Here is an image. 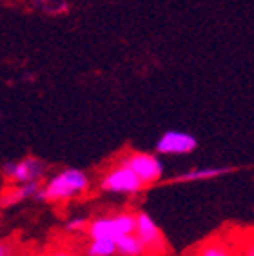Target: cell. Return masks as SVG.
<instances>
[{
    "label": "cell",
    "mask_w": 254,
    "mask_h": 256,
    "mask_svg": "<svg viewBox=\"0 0 254 256\" xmlns=\"http://www.w3.org/2000/svg\"><path fill=\"white\" fill-rule=\"evenodd\" d=\"M91 189V178L80 168H64L49 176L42 188V202L62 204L84 196Z\"/></svg>",
    "instance_id": "obj_1"
},
{
    "label": "cell",
    "mask_w": 254,
    "mask_h": 256,
    "mask_svg": "<svg viewBox=\"0 0 254 256\" xmlns=\"http://www.w3.org/2000/svg\"><path fill=\"white\" fill-rule=\"evenodd\" d=\"M144 188L146 184L136 176V172L120 160L106 169L98 180L100 191L106 194H116V196H136L144 191Z\"/></svg>",
    "instance_id": "obj_2"
},
{
    "label": "cell",
    "mask_w": 254,
    "mask_h": 256,
    "mask_svg": "<svg viewBox=\"0 0 254 256\" xmlns=\"http://www.w3.org/2000/svg\"><path fill=\"white\" fill-rule=\"evenodd\" d=\"M136 227V212L129 211H116L98 214L89 220L88 226V238H109V240H118L134 232Z\"/></svg>",
    "instance_id": "obj_3"
},
{
    "label": "cell",
    "mask_w": 254,
    "mask_h": 256,
    "mask_svg": "<svg viewBox=\"0 0 254 256\" xmlns=\"http://www.w3.org/2000/svg\"><path fill=\"white\" fill-rule=\"evenodd\" d=\"M46 172H48V164L36 156H24L20 160H10L2 164V176L11 186L42 182Z\"/></svg>",
    "instance_id": "obj_4"
},
{
    "label": "cell",
    "mask_w": 254,
    "mask_h": 256,
    "mask_svg": "<svg viewBox=\"0 0 254 256\" xmlns=\"http://www.w3.org/2000/svg\"><path fill=\"white\" fill-rule=\"evenodd\" d=\"M120 162L136 172V176L142 180L146 186H152L158 184L166 174V168L164 162L158 158L156 153H146V151H131L120 156Z\"/></svg>",
    "instance_id": "obj_5"
},
{
    "label": "cell",
    "mask_w": 254,
    "mask_h": 256,
    "mask_svg": "<svg viewBox=\"0 0 254 256\" xmlns=\"http://www.w3.org/2000/svg\"><path fill=\"white\" fill-rule=\"evenodd\" d=\"M134 234L140 238V242L146 247V252L151 256H160L166 252L167 244L166 238L162 234V229L154 222V218L146 211L136 212V227H134Z\"/></svg>",
    "instance_id": "obj_6"
},
{
    "label": "cell",
    "mask_w": 254,
    "mask_h": 256,
    "mask_svg": "<svg viewBox=\"0 0 254 256\" xmlns=\"http://www.w3.org/2000/svg\"><path fill=\"white\" fill-rule=\"evenodd\" d=\"M196 149H198V138L180 129H169L154 142V153L160 156L189 154Z\"/></svg>",
    "instance_id": "obj_7"
},
{
    "label": "cell",
    "mask_w": 254,
    "mask_h": 256,
    "mask_svg": "<svg viewBox=\"0 0 254 256\" xmlns=\"http://www.w3.org/2000/svg\"><path fill=\"white\" fill-rule=\"evenodd\" d=\"M42 182H31V184H18V186H11V188L2 191V207H11L16 206L20 202H28V200H34V202H42Z\"/></svg>",
    "instance_id": "obj_8"
},
{
    "label": "cell",
    "mask_w": 254,
    "mask_h": 256,
    "mask_svg": "<svg viewBox=\"0 0 254 256\" xmlns=\"http://www.w3.org/2000/svg\"><path fill=\"white\" fill-rule=\"evenodd\" d=\"M234 171L229 166H206V168H192L171 178L172 184H187V182H202V180H212V178L224 176Z\"/></svg>",
    "instance_id": "obj_9"
},
{
    "label": "cell",
    "mask_w": 254,
    "mask_h": 256,
    "mask_svg": "<svg viewBox=\"0 0 254 256\" xmlns=\"http://www.w3.org/2000/svg\"><path fill=\"white\" fill-rule=\"evenodd\" d=\"M192 256H236V251L232 249L229 242H225L224 238L214 236L202 242L200 246L194 249Z\"/></svg>",
    "instance_id": "obj_10"
},
{
    "label": "cell",
    "mask_w": 254,
    "mask_h": 256,
    "mask_svg": "<svg viewBox=\"0 0 254 256\" xmlns=\"http://www.w3.org/2000/svg\"><path fill=\"white\" fill-rule=\"evenodd\" d=\"M86 256H118L116 240L109 238H88V244L84 247Z\"/></svg>",
    "instance_id": "obj_11"
},
{
    "label": "cell",
    "mask_w": 254,
    "mask_h": 256,
    "mask_svg": "<svg viewBox=\"0 0 254 256\" xmlns=\"http://www.w3.org/2000/svg\"><path fill=\"white\" fill-rule=\"evenodd\" d=\"M116 251L118 256H146V247L140 242V238L131 232V234H126V236L118 238L116 240Z\"/></svg>",
    "instance_id": "obj_12"
},
{
    "label": "cell",
    "mask_w": 254,
    "mask_h": 256,
    "mask_svg": "<svg viewBox=\"0 0 254 256\" xmlns=\"http://www.w3.org/2000/svg\"><path fill=\"white\" fill-rule=\"evenodd\" d=\"M34 6L48 15H60L69 10L68 0H34Z\"/></svg>",
    "instance_id": "obj_13"
},
{
    "label": "cell",
    "mask_w": 254,
    "mask_h": 256,
    "mask_svg": "<svg viewBox=\"0 0 254 256\" xmlns=\"http://www.w3.org/2000/svg\"><path fill=\"white\" fill-rule=\"evenodd\" d=\"M89 220L88 216H71L64 222V231L69 232V234H80V232L88 231Z\"/></svg>",
    "instance_id": "obj_14"
},
{
    "label": "cell",
    "mask_w": 254,
    "mask_h": 256,
    "mask_svg": "<svg viewBox=\"0 0 254 256\" xmlns=\"http://www.w3.org/2000/svg\"><path fill=\"white\" fill-rule=\"evenodd\" d=\"M236 256H254V232H249L236 247Z\"/></svg>",
    "instance_id": "obj_15"
},
{
    "label": "cell",
    "mask_w": 254,
    "mask_h": 256,
    "mask_svg": "<svg viewBox=\"0 0 254 256\" xmlns=\"http://www.w3.org/2000/svg\"><path fill=\"white\" fill-rule=\"evenodd\" d=\"M13 246H11L10 242H2L0 244V256H13Z\"/></svg>",
    "instance_id": "obj_16"
},
{
    "label": "cell",
    "mask_w": 254,
    "mask_h": 256,
    "mask_svg": "<svg viewBox=\"0 0 254 256\" xmlns=\"http://www.w3.org/2000/svg\"><path fill=\"white\" fill-rule=\"evenodd\" d=\"M46 256H73L69 251H66V249H56V251H51L48 252Z\"/></svg>",
    "instance_id": "obj_17"
}]
</instances>
